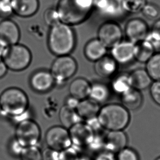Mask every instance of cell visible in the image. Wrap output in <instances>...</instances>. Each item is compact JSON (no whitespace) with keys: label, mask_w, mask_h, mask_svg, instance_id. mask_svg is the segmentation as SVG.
<instances>
[{"label":"cell","mask_w":160,"mask_h":160,"mask_svg":"<svg viewBox=\"0 0 160 160\" xmlns=\"http://www.w3.org/2000/svg\"><path fill=\"white\" fill-rule=\"evenodd\" d=\"M3 19H3V18L1 17L0 16V22H1V21H2V20H3Z\"/></svg>","instance_id":"cell-45"},{"label":"cell","mask_w":160,"mask_h":160,"mask_svg":"<svg viewBox=\"0 0 160 160\" xmlns=\"http://www.w3.org/2000/svg\"><path fill=\"white\" fill-rule=\"evenodd\" d=\"M8 70V68L2 58H0V78L3 77Z\"/></svg>","instance_id":"cell-42"},{"label":"cell","mask_w":160,"mask_h":160,"mask_svg":"<svg viewBox=\"0 0 160 160\" xmlns=\"http://www.w3.org/2000/svg\"><path fill=\"white\" fill-rule=\"evenodd\" d=\"M110 88L115 93L121 95L132 88L129 74L126 73L115 74L112 77Z\"/></svg>","instance_id":"cell-27"},{"label":"cell","mask_w":160,"mask_h":160,"mask_svg":"<svg viewBox=\"0 0 160 160\" xmlns=\"http://www.w3.org/2000/svg\"><path fill=\"white\" fill-rule=\"evenodd\" d=\"M79 158V149L72 145L60 152V160H77Z\"/></svg>","instance_id":"cell-34"},{"label":"cell","mask_w":160,"mask_h":160,"mask_svg":"<svg viewBox=\"0 0 160 160\" xmlns=\"http://www.w3.org/2000/svg\"><path fill=\"white\" fill-rule=\"evenodd\" d=\"M117 160H139V156L134 150L126 147L118 152Z\"/></svg>","instance_id":"cell-35"},{"label":"cell","mask_w":160,"mask_h":160,"mask_svg":"<svg viewBox=\"0 0 160 160\" xmlns=\"http://www.w3.org/2000/svg\"><path fill=\"white\" fill-rule=\"evenodd\" d=\"M48 148L61 152L72 146L68 129L62 126H54L49 128L45 135Z\"/></svg>","instance_id":"cell-8"},{"label":"cell","mask_w":160,"mask_h":160,"mask_svg":"<svg viewBox=\"0 0 160 160\" xmlns=\"http://www.w3.org/2000/svg\"><path fill=\"white\" fill-rule=\"evenodd\" d=\"M107 52V48L98 38L91 39L85 46V56L92 62H96L106 55Z\"/></svg>","instance_id":"cell-20"},{"label":"cell","mask_w":160,"mask_h":160,"mask_svg":"<svg viewBox=\"0 0 160 160\" xmlns=\"http://www.w3.org/2000/svg\"><path fill=\"white\" fill-rule=\"evenodd\" d=\"M125 33L128 40L135 44L145 39L149 33V28L144 20L133 18L126 24Z\"/></svg>","instance_id":"cell-11"},{"label":"cell","mask_w":160,"mask_h":160,"mask_svg":"<svg viewBox=\"0 0 160 160\" xmlns=\"http://www.w3.org/2000/svg\"><path fill=\"white\" fill-rule=\"evenodd\" d=\"M7 46H6L2 42L0 41V58H2L5 51L6 50Z\"/></svg>","instance_id":"cell-43"},{"label":"cell","mask_w":160,"mask_h":160,"mask_svg":"<svg viewBox=\"0 0 160 160\" xmlns=\"http://www.w3.org/2000/svg\"><path fill=\"white\" fill-rule=\"evenodd\" d=\"M25 148V147H24L22 145H21L15 139L11 143L10 149H11V152L15 156H19L20 157L22 152Z\"/></svg>","instance_id":"cell-38"},{"label":"cell","mask_w":160,"mask_h":160,"mask_svg":"<svg viewBox=\"0 0 160 160\" xmlns=\"http://www.w3.org/2000/svg\"><path fill=\"white\" fill-rule=\"evenodd\" d=\"M95 0H59L56 9L60 22L71 26L81 24L88 18Z\"/></svg>","instance_id":"cell-1"},{"label":"cell","mask_w":160,"mask_h":160,"mask_svg":"<svg viewBox=\"0 0 160 160\" xmlns=\"http://www.w3.org/2000/svg\"><path fill=\"white\" fill-rule=\"evenodd\" d=\"M76 37L71 26L60 22L50 28L48 35L49 49L56 56L71 54L75 48Z\"/></svg>","instance_id":"cell-2"},{"label":"cell","mask_w":160,"mask_h":160,"mask_svg":"<svg viewBox=\"0 0 160 160\" xmlns=\"http://www.w3.org/2000/svg\"><path fill=\"white\" fill-rule=\"evenodd\" d=\"M26 93L17 88L6 89L0 96V110L2 114L15 119L28 110Z\"/></svg>","instance_id":"cell-4"},{"label":"cell","mask_w":160,"mask_h":160,"mask_svg":"<svg viewBox=\"0 0 160 160\" xmlns=\"http://www.w3.org/2000/svg\"><path fill=\"white\" fill-rule=\"evenodd\" d=\"M120 96L121 104L128 111L137 110L142 104V95L136 89L131 88Z\"/></svg>","instance_id":"cell-23"},{"label":"cell","mask_w":160,"mask_h":160,"mask_svg":"<svg viewBox=\"0 0 160 160\" xmlns=\"http://www.w3.org/2000/svg\"><path fill=\"white\" fill-rule=\"evenodd\" d=\"M98 119L103 129L123 130L130 123L129 111L121 104L109 103L100 108Z\"/></svg>","instance_id":"cell-3"},{"label":"cell","mask_w":160,"mask_h":160,"mask_svg":"<svg viewBox=\"0 0 160 160\" xmlns=\"http://www.w3.org/2000/svg\"><path fill=\"white\" fill-rule=\"evenodd\" d=\"M100 108V104L87 98L80 101L76 110L80 118L85 121L98 117Z\"/></svg>","instance_id":"cell-19"},{"label":"cell","mask_w":160,"mask_h":160,"mask_svg":"<svg viewBox=\"0 0 160 160\" xmlns=\"http://www.w3.org/2000/svg\"><path fill=\"white\" fill-rule=\"evenodd\" d=\"M30 83L33 90L44 93L52 89L55 82L50 71L39 70L35 72L31 77Z\"/></svg>","instance_id":"cell-15"},{"label":"cell","mask_w":160,"mask_h":160,"mask_svg":"<svg viewBox=\"0 0 160 160\" xmlns=\"http://www.w3.org/2000/svg\"><path fill=\"white\" fill-rule=\"evenodd\" d=\"M95 160H117V158L114 156V153L106 150V151L99 152Z\"/></svg>","instance_id":"cell-39"},{"label":"cell","mask_w":160,"mask_h":160,"mask_svg":"<svg viewBox=\"0 0 160 160\" xmlns=\"http://www.w3.org/2000/svg\"><path fill=\"white\" fill-rule=\"evenodd\" d=\"M78 65L75 59L67 55L58 56L52 62L50 72L55 83L62 84L75 74Z\"/></svg>","instance_id":"cell-6"},{"label":"cell","mask_w":160,"mask_h":160,"mask_svg":"<svg viewBox=\"0 0 160 160\" xmlns=\"http://www.w3.org/2000/svg\"><path fill=\"white\" fill-rule=\"evenodd\" d=\"M14 14L22 18L32 17L39 7V0H13Z\"/></svg>","instance_id":"cell-18"},{"label":"cell","mask_w":160,"mask_h":160,"mask_svg":"<svg viewBox=\"0 0 160 160\" xmlns=\"http://www.w3.org/2000/svg\"><path fill=\"white\" fill-rule=\"evenodd\" d=\"M20 157L22 160H42V152L37 145L28 147L24 148Z\"/></svg>","instance_id":"cell-30"},{"label":"cell","mask_w":160,"mask_h":160,"mask_svg":"<svg viewBox=\"0 0 160 160\" xmlns=\"http://www.w3.org/2000/svg\"><path fill=\"white\" fill-rule=\"evenodd\" d=\"M79 102H80V100L70 96L69 98H67L66 100L65 105H66L69 108L76 109V108L78 107V104L79 103Z\"/></svg>","instance_id":"cell-40"},{"label":"cell","mask_w":160,"mask_h":160,"mask_svg":"<svg viewBox=\"0 0 160 160\" xmlns=\"http://www.w3.org/2000/svg\"><path fill=\"white\" fill-rule=\"evenodd\" d=\"M110 95V88L103 82L91 84L89 98L98 104L106 102Z\"/></svg>","instance_id":"cell-24"},{"label":"cell","mask_w":160,"mask_h":160,"mask_svg":"<svg viewBox=\"0 0 160 160\" xmlns=\"http://www.w3.org/2000/svg\"><path fill=\"white\" fill-rule=\"evenodd\" d=\"M15 139L24 147L37 145L41 136L39 125L32 119L20 122L15 129Z\"/></svg>","instance_id":"cell-7"},{"label":"cell","mask_w":160,"mask_h":160,"mask_svg":"<svg viewBox=\"0 0 160 160\" xmlns=\"http://www.w3.org/2000/svg\"><path fill=\"white\" fill-rule=\"evenodd\" d=\"M95 62V72L101 77L111 78L117 73L118 63L112 56L105 55Z\"/></svg>","instance_id":"cell-17"},{"label":"cell","mask_w":160,"mask_h":160,"mask_svg":"<svg viewBox=\"0 0 160 160\" xmlns=\"http://www.w3.org/2000/svg\"><path fill=\"white\" fill-rule=\"evenodd\" d=\"M98 37L107 48H112L122 40L123 33L119 24L113 21H109L100 26Z\"/></svg>","instance_id":"cell-10"},{"label":"cell","mask_w":160,"mask_h":160,"mask_svg":"<svg viewBox=\"0 0 160 160\" xmlns=\"http://www.w3.org/2000/svg\"><path fill=\"white\" fill-rule=\"evenodd\" d=\"M13 14V0H0V16L7 19Z\"/></svg>","instance_id":"cell-33"},{"label":"cell","mask_w":160,"mask_h":160,"mask_svg":"<svg viewBox=\"0 0 160 160\" xmlns=\"http://www.w3.org/2000/svg\"><path fill=\"white\" fill-rule=\"evenodd\" d=\"M129 77L132 88L139 91L147 89L152 84V79L145 69H136L129 74Z\"/></svg>","instance_id":"cell-22"},{"label":"cell","mask_w":160,"mask_h":160,"mask_svg":"<svg viewBox=\"0 0 160 160\" xmlns=\"http://www.w3.org/2000/svg\"><path fill=\"white\" fill-rule=\"evenodd\" d=\"M91 84L85 78H76L69 85L70 96L80 101L89 98Z\"/></svg>","instance_id":"cell-21"},{"label":"cell","mask_w":160,"mask_h":160,"mask_svg":"<svg viewBox=\"0 0 160 160\" xmlns=\"http://www.w3.org/2000/svg\"><path fill=\"white\" fill-rule=\"evenodd\" d=\"M8 69L20 71L26 69L32 60V54L26 47L15 44L8 46L2 58Z\"/></svg>","instance_id":"cell-5"},{"label":"cell","mask_w":160,"mask_h":160,"mask_svg":"<svg viewBox=\"0 0 160 160\" xmlns=\"http://www.w3.org/2000/svg\"><path fill=\"white\" fill-rule=\"evenodd\" d=\"M128 143V136L123 130L110 131L104 136V148L112 153H118L127 147Z\"/></svg>","instance_id":"cell-16"},{"label":"cell","mask_w":160,"mask_h":160,"mask_svg":"<svg viewBox=\"0 0 160 160\" xmlns=\"http://www.w3.org/2000/svg\"><path fill=\"white\" fill-rule=\"evenodd\" d=\"M58 118L61 126L67 129H69L74 124L82 121V119L78 115L76 109L69 108L65 104L60 108Z\"/></svg>","instance_id":"cell-26"},{"label":"cell","mask_w":160,"mask_h":160,"mask_svg":"<svg viewBox=\"0 0 160 160\" xmlns=\"http://www.w3.org/2000/svg\"><path fill=\"white\" fill-rule=\"evenodd\" d=\"M160 160V156H159L158 158H156V160Z\"/></svg>","instance_id":"cell-46"},{"label":"cell","mask_w":160,"mask_h":160,"mask_svg":"<svg viewBox=\"0 0 160 160\" xmlns=\"http://www.w3.org/2000/svg\"><path fill=\"white\" fill-rule=\"evenodd\" d=\"M118 64L126 65L134 59V43L121 41L111 48V55Z\"/></svg>","instance_id":"cell-13"},{"label":"cell","mask_w":160,"mask_h":160,"mask_svg":"<svg viewBox=\"0 0 160 160\" xmlns=\"http://www.w3.org/2000/svg\"><path fill=\"white\" fill-rule=\"evenodd\" d=\"M155 49L147 40L134 44V59L141 63H147L154 55Z\"/></svg>","instance_id":"cell-25"},{"label":"cell","mask_w":160,"mask_h":160,"mask_svg":"<svg viewBox=\"0 0 160 160\" xmlns=\"http://www.w3.org/2000/svg\"><path fill=\"white\" fill-rule=\"evenodd\" d=\"M43 18L46 24L50 28L61 22L56 8H52L47 9L44 13Z\"/></svg>","instance_id":"cell-32"},{"label":"cell","mask_w":160,"mask_h":160,"mask_svg":"<svg viewBox=\"0 0 160 160\" xmlns=\"http://www.w3.org/2000/svg\"><path fill=\"white\" fill-rule=\"evenodd\" d=\"M20 37V29L15 22L7 18L0 22V41L6 46L17 44Z\"/></svg>","instance_id":"cell-14"},{"label":"cell","mask_w":160,"mask_h":160,"mask_svg":"<svg viewBox=\"0 0 160 160\" xmlns=\"http://www.w3.org/2000/svg\"><path fill=\"white\" fill-rule=\"evenodd\" d=\"M147 0H122V8L126 13L141 12L147 4Z\"/></svg>","instance_id":"cell-29"},{"label":"cell","mask_w":160,"mask_h":160,"mask_svg":"<svg viewBox=\"0 0 160 160\" xmlns=\"http://www.w3.org/2000/svg\"><path fill=\"white\" fill-rule=\"evenodd\" d=\"M42 160H60V152L48 147L42 152Z\"/></svg>","instance_id":"cell-36"},{"label":"cell","mask_w":160,"mask_h":160,"mask_svg":"<svg viewBox=\"0 0 160 160\" xmlns=\"http://www.w3.org/2000/svg\"><path fill=\"white\" fill-rule=\"evenodd\" d=\"M146 71L152 80H160V53L154 54L147 62Z\"/></svg>","instance_id":"cell-28"},{"label":"cell","mask_w":160,"mask_h":160,"mask_svg":"<svg viewBox=\"0 0 160 160\" xmlns=\"http://www.w3.org/2000/svg\"><path fill=\"white\" fill-rule=\"evenodd\" d=\"M150 94L154 102L160 106V80L156 81L152 85Z\"/></svg>","instance_id":"cell-37"},{"label":"cell","mask_w":160,"mask_h":160,"mask_svg":"<svg viewBox=\"0 0 160 160\" xmlns=\"http://www.w3.org/2000/svg\"><path fill=\"white\" fill-rule=\"evenodd\" d=\"M122 0H95L94 7L101 15L111 19H118L126 13Z\"/></svg>","instance_id":"cell-12"},{"label":"cell","mask_w":160,"mask_h":160,"mask_svg":"<svg viewBox=\"0 0 160 160\" xmlns=\"http://www.w3.org/2000/svg\"><path fill=\"white\" fill-rule=\"evenodd\" d=\"M72 145L78 149L89 148L92 142L95 133L85 122L80 121L68 129Z\"/></svg>","instance_id":"cell-9"},{"label":"cell","mask_w":160,"mask_h":160,"mask_svg":"<svg viewBox=\"0 0 160 160\" xmlns=\"http://www.w3.org/2000/svg\"><path fill=\"white\" fill-rule=\"evenodd\" d=\"M151 33L158 38L160 39V18L155 20L152 27Z\"/></svg>","instance_id":"cell-41"},{"label":"cell","mask_w":160,"mask_h":160,"mask_svg":"<svg viewBox=\"0 0 160 160\" xmlns=\"http://www.w3.org/2000/svg\"><path fill=\"white\" fill-rule=\"evenodd\" d=\"M77 160H90L89 158H85V157H79Z\"/></svg>","instance_id":"cell-44"},{"label":"cell","mask_w":160,"mask_h":160,"mask_svg":"<svg viewBox=\"0 0 160 160\" xmlns=\"http://www.w3.org/2000/svg\"><path fill=\"white\" fill-rule=\"evenodd\" d=\"M141 12L143 16L148 19L153 20L160 18V7L152 3H147Z\"/></svg>","instance_id":"cell-31"}]
</instances>
